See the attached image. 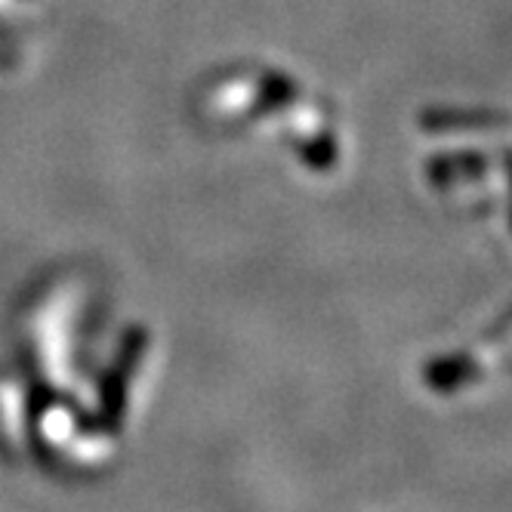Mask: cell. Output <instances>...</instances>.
Instances as JSON below:
<instances>
[{"label":"cell","instance_id":"1","mask_svg":"<svg viewBox=\"0 0 512 512\" xmlns=\"http://www.w3.org/2000/svg\"><path fill=\"white\" fill-rule=\"evenodd\" d=\"M429 127L435 130H460V133H472V130H494V127H509L512 118L509 115H497V112H432L426 118Z\"/></svg>","mask_w":512,"mask_h":512}]
</instances>
